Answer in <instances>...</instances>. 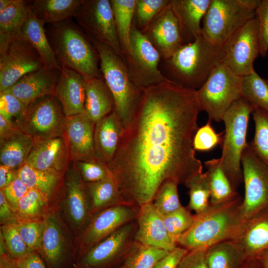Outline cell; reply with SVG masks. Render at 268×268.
<instances>
[{
  "label": "cell",
  "mask_w": 268,
  "mask_h": 268,
  "mask_svg": "<svg viewBox=\"0 0 268 268\" xmlns=\"http://www.w3.org/2000/svg\"><path fill=\"white\" fill-rule=\"evenodd\" d=\"M16 223L2 225L0 235L4 240L8 255L17 260L30 252L17 229Z\"/></svg>",
  "instance_id": "cell-47"
},
{
  "label": "cell",
  "mask_w": 268,
  "mask_h": 268,
  "mask_svg": "<svg viewBox=\"0 0 268 268\" xmlns=\"http://www.w3.org/2000/svg\"><path fill=\"white\" fill-rule=\"evenodd\" d=\"M0 220L1 225L17 223L15 213L9 205L0 190Z\"/></svg>",
  "instance_id": "cell-55"
},
{
  "label": "cell",
  "mask_w": 268,
  "mask_h": 268,
  "mask_svg": "<svg viewBox=\"0 0 268 268\" xmlns=\"http://www.w3.org/2000/svg\"><path fill=\"white\" fill-rule=\"evenodd\" d=\"M142 32L147 36L164 61L169 59L185 45L170 2Z\"/></svg>",
  "instance_id": "cell-18"
},
{
  "label": "cell",
  "mask_w": 268,
  "mask_h": 268,
  "mask_svg": "<svg viewBox=\"0 0 268 268\" xmlns=\"http://www.w3.org/2000/svg\"><path fill=\"white\" fill-rule=\"evenodd\" d=\"M223 56V46L213 44L201 32L193 42L184 45L164 61L167 78L197 90L222 62Z\"/></svg>",
  "instance_id": "cell-3"
},
{
  "label": "cell",
  "mask_w": 268,
  "mask_h": 268,
  "mask_svg": "<svg viewBox=\"0 0 268 268\" xmlns=\"http://www.w3.org/2000/svg\"><path fill=\"white\" fill-rule=\"evenodd\" d=\"M242 76L222 63L212 71L197 90L201 111H205L208 121L219 122L227 110L241 98Z\"/></svg>",
  "instance_id": "cell-8"
},
{
  "label": "cell",
  "mask_w": 268,
  "mask_h": 268,
  "mask_svg": "<svg viewBox=\"0 0 268 268\" xmlns=\"http://www.w3.org/2000/svg\"><path fill=\"white\" fill-rule=\"evenodd\" d=\"M45 218L16 223L17 229L30 253L40 251L45 227Z\"/></svg>",
  "instance_id": "cell-46"
},
{
  "label": "cell",
  "mask_w": 268,
  "mask_h": 268,
  "mask_svg": "<svg viewBox=\"0 0 268 268\" xmlns=\"http://www.w3.org/2000/svg\"><path fill=\"white\" fill-rule=\"evenodd\" d=\"M205 258L208 268H242L247 259L233 240L209 247L206 249Z\"/></svg>",
  "instance_id": "cell-33"
},
{
  "label": "cell",
  "mask_w": 268,
  "mask_h": 268,
  "mask_svg": "<svg viewBox=\"0 0 268 268\" xmlns=\"http://www.w3.org/2000/svg\"><path fill=\"white\" fill-rule=\"evenodd\" d=\"M89 268V267H86V268ZM118 268H126L125 265L123 264L122 266L119 267Z\"/></svg>",
  "instance_id": "cell-63"
},
{
  "label": "cell",
  "mask_w": 268,
  "mask_h": 268,
  "mask_svg": "<svg viewBox=\"0 0 268 268\" xmlns=\"http://www.w3.org/2000/svg\"><path fill=\"white\" fill-rule=\"evenodd\" d=\"M95 124L84 113L65 117L62 134L70 160L97 161L94 142Z\"/></svg>",
  "instance_id": "cell-17"
},
{
  "label": "cell",
  "mask_w": 268,
  "mask_h": 268,
  "mask_svg": "<svg viewBox=\"0 0 268 268\" xmlns=\"http://www.w3.org/2000/svg\"><path fill=\"white\" fill-rule=\"evenodd\" d=\"M65 250L64 236L56 216L45 217V227L39 252L51 268H57L62 263Z\"/></svg>",
  "instance_id": "cell-30"
},
{
  "label": "cell",
  "mask_w": 268,
  "mask_h": 268,
  "mask_svg": "<svg viewBox=\"0 0 268 268\" xmlns=\"http://www.w3.org/2000/svg\"><path fill=\"white\" fill-rule=\"evenodd\" d=\"M53 25L52 47L61 65L76 71L85 79L102 76L98 53L88 37L68 21Z\"/></svg>",
  "instance_id": "cell-5"
},
{
  "label": "cell",
  "mask_w": 268,
  "mask_h": 268,
  "mask_svg": "<svg viewBox=\"0 0 268 268\" xmlns=\"http://www.w3.org/2000/svg\"><path fill=\"white\" fill-rule=\"evenodd\" d=\"M60 69L44 66L27 73L3 91L9 92L29 105L36 100L54 95Z\"/></svg>",
  "instance_id": "cell-20"
},
{
  "label": "cell",
  "mask_w": 268,
  "mask_h": 268,
  "mask_svg": "<svg viewBox=\"0 0 268 268\" xmlns=\"http://www.w3.org/2000/svg\"><path fill=\"white\" fill-rule=\"evenodd\" d=\"M72 17L86 35L108 45L125 61L110 0H83Z\"/></svg>",
  "instance_id": "cell-13"
},
{
  "label": "cell",
  "mask_w": 268,
  "mask_h": 268,
  "mask_svg": "<svg viewBox=\"0 0 268 268\" xmlns=\"http://www.w3.org/2000/svg\"><path fill=\"white\" fill-rule=\"evenodd\" d=\"M75 162L76 168L86 183L98 182L112 176L107 165L99 161Z\"/></svg>",
  "instance_id": "cell-50"
},
{
  "label": "cell",
  "mask_w": 268,
  "mask_h": 268,
  "mask_svg": "<svg viewBox=\"0 0 268 268\" xmlns=\"http://www.w3.org/2000/svg\"><path fill=\"white\" fill-rule=\"evenodd\" d=\"M32 1L12 0L0 12V44L21 35V28L31 11Z\"/></svg>",
  "instance_id": "cell-31"
},
{
  "label": "cell",
  "mask_w": 268,
  "mask_h": 268,
  "mask_svg": "<svg viewBox=\"0 0 268 268\" xmlns=\"http://www.w3.org/2000/svg\"><path fill=\"white\" fill-rule=\"evenodd\" d=\"M163 220L171 240L177 245L178 238L192 225L195 214L189 208L182 206L178 210L163 215Z\"/></svg>",
  "instance_id": "cell-45"
},
{
  "label": "cell",
  "mask_w": 268,
  "mask_h": 268,
  "mask_svg": "<svg viewBox=\"0 0 268 268\" xmlns=\"http://www.w3.org/2000/svg\"><path fill=\"white\" fill-rule=\"evenodd\" d=\"M261 0H211L202 19V34L211 43L224 46L227 40L256 16Z\"/></svg>",
  "instance_id": "cell-7"
},
{
  "label": "cell",
  "mask_w": 268,
  "mask_h": 268,
  "mask_svg": "<svg viewBox=\"0 0 268 268\" xmlns=\"http://www.w3.org/2000/svg\"><path fill=\"white\" fill-rule=\"evenodd\" d=\"M255 134L249 143L257 156L268 166V111L256 108L252 113Z\"/></svg>",
  "instance_id": "cell-42"
},
{
  "label": "cell",
  "mask_w": 268,
  "mask_h": 268,
  "mask_svg": "<svg viewBox=\"0 0 268 268\" xmlns=\"http://www.w3.org/2000/svg\"><path fill=\"white\" fill-rule=\"evenodd\" d=\"M241 98L254 109L268 111V80L261 77L255 70L242 77Z\"/></svg>",
  "instance_id": "cell-38"
},
{
  "label": "cell",
  "mask_w": 268,
  "mask_h": 268,
  "mask_svg": "<svg viewBox=\"0 0 268 268\" xmlns=\"http://www.w3.org/2000/svg\"><path fill=\"white\" fill-rule=\"evenodd\" d=\"M19 128L0 115V138L11 134Z\"/></svg>",
  "instance_id": "cell-58"
},
{
  "label": "cell",
  "mask_w": 268,
  "mask_h": 268,
  "mask_svg": "<svg viewBox=\"0 0 268 268\" xmlns=\"http://www.w3.org/2000/svg\"><path fill=\"white\" fill-rule=\"evenodd\" d=\"M65 186L66 213L72 225L79 228L86 221L91 210L86 183L76 167L67 171Z\"/></svg>",
  "instance_id": "cell-22"
},
{
  "label": "cell",
  "mask_w": 268,
  "mask_h": 268,
  "mask_svg": "<svg viewBox=\"0 0 268 268\" xmlns=\"http://www.w3.org/2000/svg\"><path fill=\"white\" fill-rule=\"evenodd\" d=\"M253 107L241 98L223 116L225 131L220 158L222 168L235 191L243 182L241 158L248 142L246 135L250 115Z\"/></svg>",
  "instance_id": "cell-6"
},
{
  "label": "cell",
  "mask_w": 268,
  "mask_h": 268,
  "mask_svg": "<svg viewBox=\"0 0 268 268\" xmlns=\"http://www.w3.org/2000/svg\"><path fill=\"white\" fill-rule=\"evenodd\" d=\"M188 250L179 246L159 260L152 268H177L180 261Z\"/></svg>",
  "instance_id": "cell-54"
},
{
  "label": "cell",
  "mask_w": 268,
  "mask_h": 268,
  "mask_svg": "<svg viewBox=\"0 0 268 268\" xmlns=\"http://www.w3.org/2000/svg\"><path fill=\"white\" fill-rule=\"evenodd\" d=\"M257 259L259 260L263 268H268V251Z\"/></svg>",
  "instance_id": "cell-61"
},
{
  "label": "cell",
  "mask_w": 268,
  "mask_h": 268,
  "mask_svg": "<svg viewBox=\"0 0 268 268\" xmlns=\"http://www.w3.org/2000/svg\"><path fill=\"white\" fill-rule=\"evenodd\" d=\"M117 33L125 57L129 52L136 0H111Z\"/></svg>",
  "instance_id": "cell-37"
},
{
  "label": "cell",
  "mask_w": 268,
  "mask_h": 268,
  "mask_svg": "<svg viewBox=\"0 0 268 268\" xmlns=\"http://www.w3.org/2000/svg\"><path fill=\"white\" fill-rule=\"evenodd\" d=\"M12 1V0H0V12L9 6Z\"/></svg>",
  "instance_id": "cell-62"
},
{
  "label": "cell",
  "mask_w": 268,
  "mask_h": 268,
  "mask_svg": "<svg viewBox=\"0 0 268 268\" xmlns=\"http://www.w3.org/2000/svg\"><path fill=\"white\" fill-rule=\"evenodd\" d=\"M206 249L189 251L180 261L177 268H208L205 258Z\"/></svg>",
  "instance_id": "cell-53"
},
{
  "label": "cell",
  "mask_w": 268,
  "mask_h": 268,
  "mask_svg": "<svg viewBox=\"0 0 268 268\" xmlns=\"http://www.w3.org/2000/svg\"><path fill=\"white\" fill-rule=\"evenodd\" d=\"M200 111L196 90L170 80L142 88L107 165L126 204L140 208L166 181L185 185L202 173L193 145Z\"/></svg>",
  "instance_id": "cell-1"
},
{
  "label": "cell",
  "mask_w": 268,
  "mask_h": 268,
  "mask_svg": "<svg viewBox=\"0 0 268 268\" xmlns=\"http://www.w3.org/2000/svg\"><path fill=\"white\" fill-rule=\"evenodd\" d=\"M258 21L260 55L265 57L268 52V0H261L256 10Z\"/></svg>",
  "instance_id": "cell-51"
},
{
  "label": "cell",
  "mask_w": 268,
  "mask_h": 268,
  "mask_svg": "<svg viewBox=\"0 0 268 268\" xmlns=\"http://www.w3.org/2000/svg\"><path fill=\"white\" fill-rule=\"evenodd\" d=\"M242 201L238 194L224 202L210 203L204 210L195 214L192 225L178 238L177 245L190 251L235 239L246 221L241 211Z\"/></svg>",
  "instance_id": "cell-2"
},
{
  "label": "cell",
  "mask_w": 268,
  "mask_h": 268,
  "mask_svg": "<svg viewBox=\"0 0 268 268\" xmlns=\"http://www.w3.org/2000/svg\"><path fill=\"white\" fill-rule=\"evenodd\" d=\"M242 268H263L258 259H247Z\"/></svg>",
  "instance_id": "cell-60"
},
{
  "label": "cell",
  "mask_w": 268,
  "mask_h": 268,
  "mask_svg": "<svg viewBox=\"0 0 268 268\" xmlns=\"http://www.w3.org/2000/svg\"><path fill=\"white\" fill-rule=\"evenodd\" d=\"M44 66L37 51L21 35L0 44V92Z\"/></svg>",
  "instance_id": "cell-11"
},
{
  "label": "cell",
  "mask_w": 268,
  "mask_h": 268,
  "mask_svg": "<svg viewBox=\"0 0 268 268\" xmlns=\"http://www.w3.org/2000/svg\"><path fill=\"white\" fill-rule=\"evenodd\" d=\"M244 197L241 211L245 220L268 210V166L248 143L241 158Z\"/></svg>",
  "instance_id": "cell-9"
},
{
  "label": "cell",
  "mask_w": 268,
  "mask_h": 268,
  "mask_svg": "<svg viewBox=\"0 0 268 268\" xmlns=\"http://www.w3.org/2000/svg\"><path fill=\"white\" fill-rule=\"evenodd\" d=\"M85 79L84 113L95 124L114 110V101L102 76Z\"/></svg>",
  "instance_id": "cell-27"
},
{
  "label": "cell",
  "mask_w": 268,
  "mask_h": 268,
  "mask_svg": "<svg viewBox=\"0 0 268 268\" xmlns=\"http://www.w3.org/2000/svg\"><path fill=\"white\" fill-rule=\"evenodd\" d=\"M63 172L42 170L25 162L18 169V177L29 189H35L49 199L53 195L62 179Z\"/></svg>",
  "instance_id": "cell-34"
},
{
  "label": "cell",
  "mask_w": 268,
  "mask_h": 268,
  "mask_svg": "<svg viewBox=\"0 0 268 268\" xmlns=\"http://www.w3.org/2000/svg\"><path fill=\"white\" fill-rule=\"evenodd\" d=\"M83 0H32L31 8L36 17L45 23L56 24L72 17Z\"/></svg>",
  "instance_id": "cell-32"
},
{
  "label": "cell",
  "mask_w": 268,
  "mask_h": 268,
  "mask_svg": "<svg viewBox=\"0 0 268 268\" xmlns=\"http://www.w3.org/2000/svg\"><path fill=\"white\" fill-rule=\"evenodd\" d=\"M169 252L134 241L124 265L126 268H152Z\"/></svg>",
  "instance_id": "cell-40"
},
{
  "label": "cell",
  "mask_w": 268,
  "mask_h": 268,
  "mask_svg": "<svg viewBox=\"0 0 268 268\" xmlns=\"http://www.w3.org/2000/svg\"><path fill=\"white\" fill-rule=\"evenodd\" d=\"M169 0H136L134 23L142 32L169 3Z\"/></svg>",
  "instance_id": "cell-44"
},
{
  "label": "cell",
  "mask_w": 268,
  "mask_h": 268,
  "mask_svg": "<svg viewBox=\"0 0 268 268\" xmlns=\"http://www.w3.org/2000/svg\"><path fill=\"white\" fill-rule=\"evenodd\" d=\"M50 199L35 189H29L21 199L15 212L17 222L44 219Z\"/></svg>",
  "instance_id": "cell-39"
},
{
  "label": "cell",
  "mask_w": 268,
  "mask_h": 268,
  "mask_svg": "<svg viewBox=\"0 0 268 268\" xmlns=\"http://www.w3.org/2000/svg\"><path fill=\"white\" fill-rule=\"evenodd\" d=\"M136 221L137 228L134 241L168 251L177 246L169 236L163 215L156 209L152 202L139 208Z\"/></svg>",
  "instance_id": "cell-19"
},
{
  "label": "cell",
  "mask_w": 268,
  "mask_h": 268,
  "mask_svg": "<svg viewBox=\"0 0 268 268\" xmlns=\"http://www.w3.org/2000/svg\"><path fill=\"white\" fill-rule=\"evenodd\" d=\"M178 186L173 181H167L156 192L152 202L162 215L171 213L182 206L179 200Z\"/></svg>",
  "instance_id": "cell-43"
},
{
  "label": "cell",
  "mask_w": 268,
  "mask_h": 268,
  "mask_svg": "<svg viewBox=\"0 0 268 268\" xmlns=\"http://www.w3.org/2000/svg\"><path fill=\"white\" fill-rule=\"evenodd\" d=\"M211 0H170L184 44L193 42L202 32L201 21Z\"/></svg>",
  "instance_id": "cell-24"
},
{
  "label": "cell",
  "mask_w": 268,
  "mask_h": 268,
  "mask_svg": "<svg viewBox=\"0 0 268 268\" xmlns=\"http://www.w3.org/2000/svg\"><path fill=\"white\" fill-rule=\"evenodd\" d=\"M222 63L244 76L255 71L254 63L260 55L258 21L256 16L236 31L223 46Z\"/></svg>",
  "instance_id": "cell-14"
},
{
  "label": "cell",
  "mask_w": 268,
  "mask_h": 268,
  "mask_svg": "<svg viewBox=\"0 0 268 268\" xmlns=\"http://www.w3.org/2000/svg\"><path fill=\"white\" fill-rule=\"evenodd\" d=\"M0 190L2 192L9 205L15 213L19 201L29 189L17 176L9 185Z\"/></svg>",
  "instance_id": "cell-52"
},
{
  "label": "cell",
  "mask_w": 268,
  "mask_h": 268,
  "mask_svg": "<svg viewBox=\"0 0 268 268\" xmlns=\"http://www.w3.org/2000/svg\"><path fill=\"white\" fill-rule=\"evenodd\" d=\"M223 132L216 133L211 125V122L199 128L194 138V148L200 151H209L218 144H222Z\"/></svg>",
  "instance_id": "cell-49"
},
{
  "label": "cell",
  "mask_w": 268,
  "mask_h": 268,
  "mask_svg": "<svg viewBox=\"0 0 268 268\" xmlns=\"http://www.w3.org/2000/svg\"><path fill=\"white\" fill-rule=\"evenodd\" d=\"M234 240L247 259H257L268 251V210L247 220Z\"/></svg>",
  "instance_id": "cell-26"
},
{
  "label": "cell",
  "mask_w": 268,
  "mask_h": 268,
  "mask_svg": "<svg viewBox=\"0 0 268 268\" xmlns=\"http://www.w3.org/2000/svg\"><path fill=\"white\" fill-rule=\"evenodd\" d=\"M86 185L90 201L91 214L116 205L126 204L112 176L98 182L87 183Z\"/></svg>",
  "instance_id": "cell-35"
},
{
  "label": "cell",
  "mask_w": 268,
  "mask_h": 268,
  "mask_svg": "<svg viewBox=\"0 0 268 268\" xmlns=\"http://www.w3.org/2000/svg\"><path fill=\"white\" fill-rule=\"evenodd\" d=\"M53 96L60 101L65 117L84 113L86 96L84 77L62 65Z\"/></svg>",
  "instance_id": "cell-21"
},
{
  "label": "cell",
  "mask_w": 268,
  "mask_h": 268,
  "mask_svg": "<svg viewBox=\"0 0 268 268\" xmlns=\"http://www.w3.org/2000/svg\"><path fill=\"white\" fill-rule=\"evenodd\" d=\"M204 165L209 178L210 204L224 202L238 194L233 190L226 176L220 158L205 161Z\"/></svg>",
  "instance_id": "cell-36"
},
{
  "label": "cell",
  "mask_w": 268,
  "mask_h": 268,
  "mask_svg": "<svg viewBox=\"0 0 268 268\" xmlns=\"http://www.w3.org/2000/svg\"><path fill=\"white\" fill-rule=\"evenodd\" d=\"M18 176V169L0 164V190L2 189Z\"/></svg>",
  "instance_id": "cell-57"
},
{
  "label": "cell",
  "mask_w": 268,
  "mask_h": 268,
  "mask_svg": "<svg viewBox=\"0 0 268 268\" xmlns=\"http://www.w3.org/2000/svg\"><path fill=\"white\" fill-rule=\"evenodd\" d=\"M34 144L33 138L20 129L0 138V164L18 169L26 162Z\"/></svg>",
  "instance_id": "cell-29"
},
{
  "label": "cell",
  "mask_w": 268,
  "mask_h": 268,
  "mask_svg": "<svg viewBox=\"0 0 268 268\" xmlns=\"http://www.w3.org/2000/svg\"><path fill=\"white\" fill-rule=\"evenodd\" d=\"M0 268H19L17 261L6 253L0 255Z\"/></svg>",
  "instance_id": "cell-59"
},
{
  "label": "cell",
  "mask_w": 268,
  "mask_h": 268,
  "mask_svg": "<svg viewBox=\"0 0 268 268\" xmlns=\"http://www.w3.org/2000/svg\"><path fill=\"white\" fill-rule=\"evenodd\" d=\"M115 110L95 125L94 142L97 158L107 165L114 158L124 131Z\"/></svg>",
  "instance_id": "cell-25"
},
{
  "label": "cell",
  "mask_w": 268,
  "mask_h": 268,
  "mask_svg": "<svg viewBox=\"0 0 268 268\" xmlns=\"http://www.w3.org/2000/svg\"><path fill=\"white\" fill-rule=\"evenodd\" d=\"M189 190L188 208L198 214L204 210L210 204V191L208 175L204 173L196 175L185 184Z\"/></svg>",
  "instance_id": "cell-41"
},
{
  "label": "cell",
  "mask_w": 268,
  "mask_h": 268,
  "mask_svg": "<svg viewBox=\"0 0 268 268\" xmlns=\"http://www.w3.org/2000/svg\"><path fill=\"white\" fill-rule=\"evenodd\" d=\"M100 60L102 76L113 97L115 111L124 128L132 121L142 94L134 81L126 61L106 44L87 35Z\"/></svg>",
  "instance_id": "cell-4"
},
{
  "label": "cell",
  "mask_w": 268,
  "mask_h": 268,
  "mask_svg": "<svg viewBox=\"0 0 268 268\" xmlns=\"http://www.w3.org/2000/svg\"><path fill=\"white\" fill-rule=\"evenodd\" d=\"M65 119L56 97L49 95L29 105L16 125L36 142L62 136Z\"/></svg>",
  "instance_id": "cell-12"
},
{
  "label": "cell",
  "mask_w": 268,
  "mask_h": 268,
  "mask_svg": "<svg viewBox=\"0 0 268 268\" xmlns=\"http://www.w3.org/2000/svg\"><path fill=\"white\" fill-rule=\"evenodd\" d=\"M161 57L147 38L133 23L129 52L125 61L136 85L142 89L169 80L159 70Z\"/></svg>",
  "instance_id": "cell-10"
},
{
  "label": "cell",
  "mask_w": 268,
  "mask_h": 268,
  "mask_svg": "<svg viewBox=\"0 0 268 268\" xmlns=\"http://www.w3.org/2000/svg\"><path fill=\"white\" fill-rule=\"evenodd\" d=\"M28 106L12 94L0 92V115L10 122L16 125Z\"/></svg>",
  "instance_id": "cell-48"
},
{
  "label": "cell",
  "mask_w": 268,
  "mask_h": 268,
  "mask_svg": "<svg viewBox=\"0 0 268 268\" xmlns=\"http://www.w3.org/2000/svg\"><path fill=\"white\" fill-rule=\"evenodd\" d=\"M139 209L133 205L121 204L97 213L82 235L81 248L86 253L123 225L135 220Z\"/></svg>",
  "instance_id": "cell-16"
},
{
  "label": "cell",
  "mask_w": 268,
  "mask_h": 268,
  "mask_svg": "<svg viewBox=\"0 0 268 268\" xmlns=\"http://www.w3.org/2000/svg\"><path fill=\"white\" fill-rule=\"evenodd\" d=\"M69 160L66 142L61 136L35 142L25 162L37 169L64 172Z\"/></svg>",
  "instance_id": "cell-23"
},
{
  "label": "cell",
  "mask_w": 268,
  "mask_h": 268,
  "mask_svg": "<svg viewBox=\"0 0 268 268\" xmlns=\"http://www.w3.org/2000/svg\"><path fill=\"white\" fill-rule=\"evenodd\" d=\"M45 24L31 11L21 30V36L37 51L45 65L61 69L54 50L47 37Z\"/></svg>",
  "instance_id": "cell-28"
},
{
  "label": "cell",
  "mask_w": 268,
  "mask_h": 268,
  "mask_svg": "<svg viewBox=\"0 0 268 268\" xmlns=\"http://www.w3.org/2000/svg\"><path fill=\"white\" fill-rule=\"evenodd\" d=\"M135 220L130 222L87 251L80 262L82 268H102L126 258L134 242Z\"/></svg>",
  "instance_id": "cell-15"
},
{
  "label": "cell",
  "mask_w": 268,
  "mask_h": 268,
  "mask_svg": "<svg viewBox=\"0 0 268 268\" xmlns=\"http://www.w3.org/2000/svg\"><path fill=\"white\" fill-rule=\"evenodd\" d=\"M16 261L19 268H46L37 252L29 253Z\"/></svg>",
  "instance_id": "cell-56"
}]
</instances>
